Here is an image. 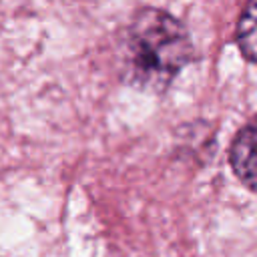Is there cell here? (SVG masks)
Returning a JSON list of instances; mask_svg holds the SVG:
<instances>
[{"label":"cell","mask_w":257,"mask_h":257,"mask_svg":"<svg viewBox=\"0 0 257 257\" xmlns=\"http://www.w3.org/2000/svg\"><path fill=\"white\" fill-rule=\"evenodd\" d=\"M191 58V40L183 24L159 8L141 10L124 34V74L147 90H163Z\"/></svg>","instance_id":"6da1fadb"},{"label":"cell","mask_w":257,"mask_h":257,"mask_svg":"<svg viewBox=\"0 0 257 257\" xmlns=\"http://www.w3.org/2000/svg\"><path fill=\"white\" fill-rule=\"evenodd\" d=\"M229 161L235 175L257 193V116L251 118L235 137Z\"/></svg>","instance_id":"7a4b0ae2"},{"label":"cell","mask_w":257,"mask_h":257,"mask_svg":"<svg viewBox=\"0 0 257 257\" xmlns=\"http://www.w3.org/2000/svg\"><path fill=\"white\" fill-rule=\"evenodd\" d=\"M237 42L243 56L257 64V0H249L239 18Z\"/></svg>","instance_id":"3957f363"}]
</instances>
